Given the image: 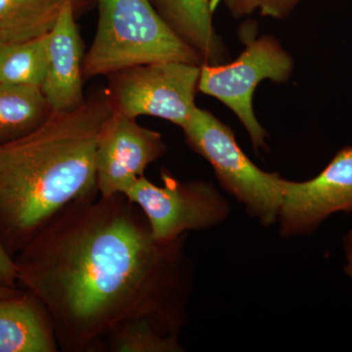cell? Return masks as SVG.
Here are the masks:
<instances>
[{
    "label": "cell",
    "instance_id": "6da1fadb",
    "mask_svg": "<svg viewBox=\"0 0 352 352\" xmlns=\"http://www.w3.org/2000/svg\"><path fill=\"white\" fill-rule=\"evenodd\" d=\"M182 239H155L140 208L117 194L69 204L14 258L59 349L104 351L111 333L135 319L178 336L188 278Z\"/></svg>",
    "mask_w": 352,
    "mask_h": 352
},
{
    "label": "cell",
    "instance_id": "7a4b0ae2",
    "mask_svg": "<svg viewBox=\"0 0 352 352\" xmlns=\"http://www.w3.org/2000/svg\"><path fill=\"white\" fill-rule=\"evenodd\" d=\"M112 111L108 94L92 95L0 143V241L14 258L69 204L98 195L97 136Z\"/></svg>",
    "mask_w": 352,
    "mask_h": 352
},
{
    "label": "cell",
    "instance_id": "3957f363",
    "mask_svg": "<svg viewBox=\"0 0 352 352\" xmlns=\"http://www.w3.org/2000/svg\"><path fill=\"white\" fill-rule=\"evenodd\" d=\"M99 19L83 76H110L156 62L200 65L203 58L166 24L151 0H97Z\"/></svg>",
    "mask_w": 352,
    "mask_h": 352
},
{
    "label": "cell",
    "instance_id": "277c9868",
    "mask_svg": "<svg viewBox=\"0 0 352 352\" xmlns=\"http://www.w3.org/2000/svg\"><path fill=\"white\" fill-rule=\"evenodd\" d=\"M194 151L212 164L224 189L264 226L278 220L283 178L259 170L241 150L232 131L208 111L197 107L183 127Z\"/></svg>",
    "mask_w": 352,
    "mask_h": 352
},
{
    "label": "cell",
    "instance_id": "5b68a950",
    "mask_svg": "<svg viewBox=\"0 0 352 352\" xmlns=\"http://www.w3.org/2000/svg\"><path fill=\"white\" fill-rule=\"evenodd\" d=\"M201 67L163 61L122 69L111 76L108 97L113 111L136 119L154 116L184 127L195 112Z\"/></svg>",
    "mask_w": 352,
    "mask_h": 352
},
{
    "label": "cell",
    "instance_id": "8992f818",
    "mask_svg": "<svg viewBox=\"0 0 352 352\" xmlns=\"http://www.w3.org/2000/svg\"><path fill=\"white\" fill-rule=\"evenodd\" d=\"M162 180L163 186H157L142 176L122 193L144 214L159 242L170 243L188 231L206 230L228 217V203L212 185L179 182L166 173Z\"/></svg>",
    "mask_w": 352,
    "mask_h": 352
},
{
    "label": "cell",
    "instance_id": "52a82bcc",
    "mask_svg": "<svg viewBox=\"0 0 352 352\" xmlns=\"http://www.w3.org/2000/svg\"><path fill=\"white\" fill-rule=\"evenodd\" d=\"M245 43L244 52L233 63L224 66L203 64L198 89L230 108L249 132L254 147L258 150L266 147V131L252 109L254 89L264 80L277 82L288 80L293 61L270 36L249 38Z\"/></svg>",
    "mask_w": 352,
    "mask_h": 352
},
{
    "label": "cell",
    "instance_id": "ba28073f",
    "mask_svg": "<svg viewBox=\"0 0 352 352\" xmlns=\"http://www.w3.org/2000/svg\"><path fill=\"white\" fill-rule=\"evenodd\" d=\"M278 220L284 237L315 232L331 215L352 212V146L342 148L312 179H282Z\"/></svg>",
    "mask_w": 352,
    "mask_h": 352
},
{
    "label": "cell",
    "instance_id": "9c48e42d",
    "mask_svg": "<svg viewBox=\"0 0 352 352\" xmlns=\"http://www.w3.org/2000/svg\"><path fill=\"white\" fill-rule=\"evenodd\" d=\"M166 153L159 132L139 126L135 119L112 111L101 126L96 142V176L99 196L124 193L147 166Z\"/></svg>",
    "mask_w": 352,
    "mask_h": 352
},
{
    "label": "cell",
    "instance_id": "30bf717a",
    "mask_svg": "<svg viewBox=\"0 0 352 352\" xmlns=\"http://www.w3.org/2000/svg\"><path fill=\"white\" fill-rule=\"evenodd\" d=\"M47 69L41 90L52 113L72 112L85 103L83 50L75 21L74 0H68L48 34Z\"/></svg>",
    "mask_w": 352,
    "mask_h": 352
},
{
    "label": "cell",
    "instance_id": "8fae6325",
    "mask_svg": "<svg viewBox=\"0 0 352 352\" xmlns=\"http://www.w3.org/2000/svg\"><path fill=\"white\" fill-rule=\"evenodd\" d=\"M52 324L43 305L24 289L0 298V352H57Z\"/></svg>",
    "mask_w": 352,
    "mask_h": 352
},
{
    "label": "cell",
    "instance_id": "7c38bea8",
    "mask_svg": "<svg viewBox=\"0 0 352 352\" xmlns=\"http://www.w3.org/2000/svg\"><path fill=\"white\" fill-rule=\"evenodd\" d=\"M151 1L166 24L183 41L195 50L203 60L212 65L219 61L221 52L212 28L210 0Z\"/></svg>",
    "mask_w": 352,
    "mask_h": 352
},
{
    "label": "cell",
    "instance_id": "4fadbf2b",
    "mask_svg": "<svg viewBox=\"0 0 352 352\" xmlns=\"http://www.w3.org/2000/svg\"><path fill=\"white\" fill-rule=\"evenodd\" d=\"M68 0H0V45L50 34Z\"/></svg>",
    "mask_w": 352,
    "mask_h": 352
},
{
    "label": "cell",
    "instance_id": "5bb4252c",
    "mask_svg": "<svg viewBox=\"0 0 352 352\" xmlns=\"http://www.w3.org/2000/svg\"><path fill=\"white\" fill-rule=\"evenodd\" d=\"M51 113L41 87L0 82V143L38 129Z\"/></svg>",
    "mask_w": 352,
    "mask_h": 352
},
{
    "label": "cell",
    "instance_id": "9a60e30c",
    "mask_svg": "<svg viewBox=\"0 0 352 352\" xmlns=\"http://www.w3.org/2000/svg\"><path fill=\"white\" fill-rule=\"evenodd\" d=\"M48 34L0 45V82L41 87L47 69Z\"/></svg>",
    "mask_w": 352,
    "mask_h": 352
},
{
    "label": "cell",
    "instance_id": "2e32d148",
    "mask_svg": "<svg viewBox=\"0 0 352 352\" xmlns=\"http://www.w3.org/2000/svg\"><path fill=\"white\" fill-rule=\"evenodd\" d=\"M104 351L112 352H177L178 336L164 332L150 321L135 319L120 324L109 336Z\"/></svg>",
    "mask_w": 352,
    "mask_h": 352
},
{
    "label": "cell",
    "instance_id": "e0dca14e",
    "mask_svg": "<svg viewBox=\"0 0 352 352\" xmlns=\"http://www.w3.org/2000/svg\"><path fill=\"white\" fill-rule=\"evenodd\" d=\"M19 274L15 258L0 241V287L19 289Z\"/></svg>",
    "mask_w": 352,
    "mask_h": 352
},
{
    "label": "cell",
    "instance_id": "ac0fdd59",
    "mask_svg": "<svg viewBox=\"0 0 352 352\" xmlns=\"http://www.w3.org/2000/svg\"><path fill=\"white\" fill-rule=\"evenodd\" d=\"M296 0H263L259 8L264 16L282 18L289 12Z\"/></svg>",
    "mask_w": 352,
    "mask_h": 352
},
{
    "label": "cell",
    "instance_id": "d6986e66",
    "mask_svg": "<svg viewBox=\"0 0 352 352\" xmlns=\"http://www.w3.org/2000/svg\"><path fill=\"white\" fill-rule=\"evenodd\" d=\"M219 0H210V8L212 12L219 4ZM263 0H226L229 8L236 16L244 15L252 12L254 9L261 6Z\"/></svg>",
    "mask_w": 352,
    "mask_h": 352
},
{
    "label": "cell",
    "instance_id": "ffe728a7",
    "mask_svg": "<svg viewBox=\"0 0 352 352\" xmlns=\"http://www.w3.org/2000/svg\"><path fill=\"white\" fill-rule=\"evenodd\" d=\"M344 258H346V265H344V273L351 278L352 281V230L344 236Z\"/></svg>",
    "mask_w": 352,
    "mask_h": 352
},
{
    "label": "cell",
    "instance_id": "44dd1931",
    "mask_svg": "<svg viewBox=\"0 0 352 352\" xmlns=\"http://www.w3.org/2000/svg\"><path fill=\"white\" fill-rule=\"evenodd\" d=\"M21 289H9L0 287V298H6V296H12L19 294Z\"/></svg>",
    "mask_w": 352,
    "mask_h": 352
}]
</instances>
